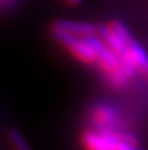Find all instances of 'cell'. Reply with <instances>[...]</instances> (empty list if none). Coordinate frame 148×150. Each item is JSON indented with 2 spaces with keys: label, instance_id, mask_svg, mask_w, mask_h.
<instances>
[{
  "label": "cell",
  "instance_id": "1",
  "mask_svg": "<svg viewBox=\"0 0 148 150\" xmlns=\"http://www.w3.org/2000/svg\"><path fill=\"white\" fill-rule=\"evenodd\" d=\"M85 38L96 52L94 65H97L100 71L104 74L105 79L117 90L127 87L133 78L125 69L119 55L113 49H110L98 36L92 34V36H85Z\"/></svg>",
  "mask_w": 148,
  "mask_h": 150
},
{
  "label": "cell",
  "instance_id": "2",
  "mask_svg": "<svg viewBox=\"0 0 148 150\" xmlns=\"http://www.w3.org/2000/svg\"><path fill=\"white\" fill-rule=\"evenodd\" d=\"M84 150H142L138 138L128 130L87 129L81 134Z\"/></svg>",
  "mask_w": 148,
  "mask_h": 150
},
{
  "label": "cell",
  "instance_id": "3",
  "mask_svg": "<svg viewBox=\"0 0 148 150\" xmlns=\"http://www.w3.org/2000/svg\"><path fill=\"white\" fill-rule=\"evenodd\" d=\"M91 128L100 130H128L123 115L109 103H96L88 109Z\"/></svg>",
  "mask_w": 148,
  "mask_h": 150
},
{
  "label": "cell",
  "instance_id": "4",
  "mask_svg": "<svg viewBox=\"0 0 148 150\" xmlns=\"http://www.w3.org/2000/svg\"><path fill=\"white\" fill-rule=\"evenodd\" d=\"M51 34L79 62H83L85 65H94L96 63V52L92 47V45L87 41L85 37L58 30H51Z\"/></svg>",
  "mask_w": 148,
  "mask_h": 150
},
{
  "label": "cell",
  "instance_id": "5",
  "mask_svg": "<svg viewBox=\"0 0 148 150\" xmlns=\"http://www.w3.org/2000/svg\"><path fill=\"white\" fill-rule=\"evenodd\" d=\"M51 30L64 32V33L75 34V36L85 37L97 33V26L89 23H81V21H70V20H58L52 24Z\"/></svg>",
  "mask_w": 148,
  "mask_h": 150
},
{
  "label": "cell",
  "instance_id": "6",
  "mask_svg": "<svg viewBox=\"0 0 148 150\" xmlns=\"http://www.w3.org/2000/svg\"><path fill=\"white\" fill-rule=\"evenodd\" d=\"M8 140H9L12 150H31V148L28 145V142L24 138V136L17 129H9Z\"/></svg>",
  "mask_w": 148,
  "mask_h": 150
},
{
  "label": "cell",
  "instance_id": "7",
  "mask_svg": "<svg viewBox=\"0 0 148 150\" xmlns=\"http://www.w3.org/2000/svg\"><path fill=\"white\" fill-rule=\"evenodd\" d=\"M68 5H72V7H76V5H80L83 0H64Z\"/></svg>",
  "mask_w": 148,
  "mask_h": 150
},
{
  "label": "cell",
  "instance_id": "8",
  "mask_svg": "<svg viewBox=\"0 0 148 150\" xmlns=\"http://www.w3.org/2000/svg\"><path fill=\"white\" fill-rule=\"evenodd\" d=\"M3 1H5V0H3Z\"/></svg>",
  "mask_w": 148,
  "mask_h": 150
}]
</instances>
